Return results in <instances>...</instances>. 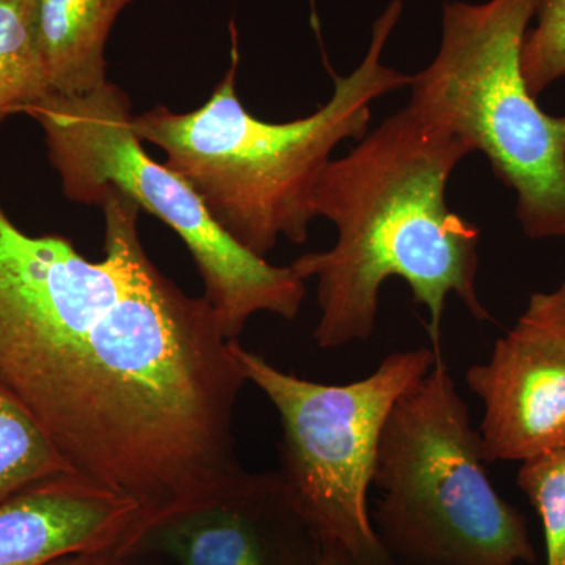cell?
Masks as SVG:
<instances>
[{"label":"cell","mask_w":565,"mask_h":565,"mask_svg":"<svg viewBox=\"0 0 565 565\" xmlns=\"http://www.w3.org/2000/svg\"><path fill=\"white\" fill-rule=\"evenodd\" d=\"M104 258L0 217V390L74 473L139 505L141 531L253 479L234 415L245 374L214 308L141 245L140 207L99 200Z\"/></svg>","instance_id":"obj_1"},{"label":"cell","mask_w":565,"mask_h":565,"mask_svg":"<svg viewBox=\"0 0 565 565\" xmlns=\"http://www.w3.org/2000/svg\"><path fill=\"white\" fill-rule=\"evenodd\" d=\"M471 152L467 140L405 106L329 162L313 211L333 223L337 243L291 264L305 281H318L319 349L370 340L390 278L407 282L414 302L429 311L427 332L437 351L449 294L476 321L492 319L476 285L481 230L446 203L448 182Z\"/></svg>","instance_id":"obj_2"},{"label":"cell","mask_w":565,"mask_h":565,"mask_svg":"<svg viewBox=\"0 0 565 565\" xmlns=\"http://www.w3.org/2000/svg\"><path fill=\"white\" fill-rule=\"evenodd\" d=\"M404 13L392 0L374 21L363 61L345 76L334 73L333 95L321 109L299 120H258L236 92L237 33L232 66L200 109L177 114L158 106L134 115L132 131L166 152V166L199 193L223 232L253 255L266 258L281 237L308 239L315 221L319 177L341 141L362 140L370 131L371 107L388 93L411 87L414 74L401 73L382 55Z\"/></svg>","instance_id":"obj_3"},{"label":"cell","mask_w":565,"mask_h":565,"mask_svg":"<svg viewBox=\"0 0 565 565\" xmlns=\"http://www.w3.org/2000/svg\"><path fill=\"white\" fill-rule=\"evenodd\" d=\"M444 360L394 404L379 441L373 525L397 565L535 564L526 516L498 494Z\"/></svg>","instance_id":"obj_4"},{"label":"cell","mask_w":565,"mask_h":565,"mask_svg":"<svg viewBox=\"0 0 565 565\" xmlns=\"http://www.w3.org/2000/svg\"><path fill=\"white\" fill-rule=\"evenodd\" d=\"M539 3L445 2L440 47L414 74L407 104L486 156L533 241L565 237V115L541 109L522 73Z\"/></svg>","instance_id":"obj_5"},{"label":"cell","mask_w":565,"mask_h":565,"mask_svg":"<svg viewBox=\"0 0 565 565\" xmlns=\"http://www.w3.org/2000/svg\"><path fill=\"white\" fill-rule=\"evenodd\" d=\"M24 114L43 129L66 199L98 206L104 192L118 191L181 237L226 340H239L252 316H299L307 281L291 264L274 266L237 244L180 174L147 154L132 131L131 103L117 85L107 81L79 96L51 93Z\"/></svg>","instance_id":"obj_6"},{"label":"cell","mask_w":565,"mask_h":565,"mask_svg":"<svg viewBox=\"0 0 565 565\" xmlns=\"http://www.w3.org/2000/svg\"><path fill=\"white\" fill-rule=\"evenodd\" d=\"M232 352L281 424L282 489L313 527L355 565H397L375 534L367 493L379 441L394 404L441 359L434 348L394 352L362 381L323 385L278 370L239 340Z\"/></svg>","instance_id":"obj_7"},{"label":"cell","mask_w":565,"mask_h":565,"mask_svg":"<svg viewBox=\"0 0 565 565\" xmlns=\"http://www.w3.org/2000/svg\"><path fill=\"white\" fill-rule=\"evenodd\" d=\"M465 382L484 404L479 435L487 463L525 462L565 446V281L531 294L498 338L489 362Z\"/></svg>","instance_id":"obj_8"},{"label":"cell","mask_w":565,"mask_h":565,"mask_svg":"<svg viewBox=\"0 0 565 565\" xmlns=\"http://www.w3.org/2000/svg\"><path fill=\"white\" fill-rule=\"evenodd\" d=\"M154 553L177 565H319L321 541L275 471L141 531L131 556Z\"/></svg>","instance_id":"obj_9"},{"label":"cell","mask_w":565,"mask_h":565,"mask_svg":"<svg viewBox=\"0 0 565 565\" xmlns=\"http://www.w3.org/2000/svg\"><path fill=\"white\" fill-rule=\"evenodd\" d=\"M139 505L76 473L0 504V565H47L84 553L129 556Z\"/></svg>","instance_id":"obj_10"},{"label":"cell","mask_w":565,"mask_h":565,"mask_svg":"<svg viewBox=\"0 0 565 565\" xmlns=\"http://www.w3.org/2000/svg\"><path fill=\"white\" fill-rule=\"evenodd\" d=\"M131 2L40 0V47L52 93L87 95L106 84L107 39Z\"/></svg>","instance_id":"obj_11"},{"label":"cell","mask_w":565,"mask_h":565,"mask_svg":"<svg viewBox=\"0 0 565 565\" xmlns=\"http://www.w3.org/2000/svg\"><path fill=\"white\" fill-rule=\"evenodd\" d=\"M40 0H0V122L51 95L39 35Z\"/></svg>","instance_id":"obj_12"},{"label":"cell","mask_w":565,"mask_h":565,"mask_svg":"<svg viewBox=\"0 0 565 565\" xmlns=\"http://www.w3.org/2000/svg\"><path fill=\"white\" fill-rule=\"evenodd\" d=\"M71 473L73 468L50 435L0 390V504L41 482Z\"/></svg>","instance_id":"obj_13"},{"label":"cell","mask_w":565,"mask_h":565,"mask_svg":"<svg viewBox=\"0 0 565 565\" xmlns=\"http://www.w3.org/2000/svg\"><path fill=\"white\" fill-rule=\"evenodd\" d=\"M515 481L544 527L546 565H565V446L522 462Z\"/></svg>","instance_id":"obj_14"},{"label":"cell","mask_w":565,"mask_h":565,"mask_svg":"<svg viewBox=\"0 0 565 565\" xmlns=\"http://www.w3.org/2000/svg\"><path fill=\"white\" fill-rule=\"evenodd\" d=\"M522 73L539 98L565 77V0H541L522 50Z\"/></svg>","instance_id":"obj_15"},{"label":"cell","mask_w":565,"mask_h":565,"mask_svg":"<svg viewBox=\"0 0 565 565\" xmlns=\"http://www.w3.org/2000/svg\"><path fill=\"white\" fill-rule=\"evenodd\" d=\"M134 556L120 555L115 552L84 553L62 557L47 565H132Z\"/></svg>","instance_id":"obj_16"},{"label":"cell","mask_w":565,"mask_h":565,"mask_svg":"<svg viewBox=\"0 0 565 565\" xmlns=\"http://www.w3.org/2000/svg\"><path fill=\"white\" fill-rule=\"evenodd\" d=\"M319 565H355L352 557L333 542L321 541V559Z\"/></svg>","instance_id":"obj_17"}]
</instances>
